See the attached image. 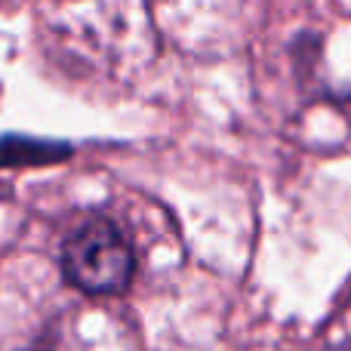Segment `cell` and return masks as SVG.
<instances>
[{
    "mask_svg": "<svg viewBox=\"0 0 351 351\" xmlns=\"http://www.w3.org/2000/svg\"><path fill=\"white\" fill-rule=\"evenodd\" d=\"M136 268L133 247L108 219L80 225L62 247V271L84 293H121Z\"/></svg>",
    "mask_w": 351,
    "mask_h": 351,
    "instance_id": "cell-1",
    "label": "cell"
},
{
    "mask_svg": "<svg viewBox=\"0 0 351 351\" xmlns=\"http://www.w3.org/2000/svg\"><path fill=\"white\" fill-rule=\"evenodd\" d=\"M71 145L65 142H43L28 136H3L0 139V167H43L65 160Z\"/></svg>",
    "mask_w": 351,
    "mask_h": 351,
    "instance_id": "cell-2",
    "label": "cell"
}]
</instances>
